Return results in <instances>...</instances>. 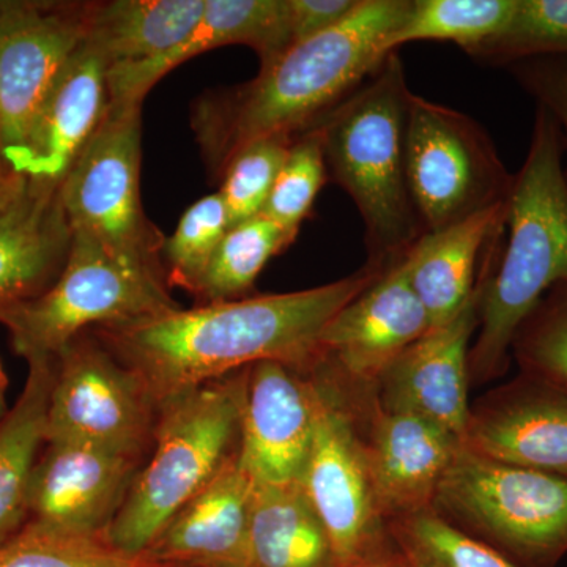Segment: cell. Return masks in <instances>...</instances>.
Here are the masks:
<instances>
[{
	"instance_id": "20",
	"label": "cell",
	"mask_w": 567,
	"mask_h": 567,
	"mask_svg": "<svg viewBox=\"0 0 567 567\" xmlns=\"http://www.w3.org/2000/svg\"><path fill=\"white\" fill-rule=\"evenodd\" d=\"M241 44L268 69L290 50L287 0H205L203 18L173 51L140 65L110 69V102L140 103L169 71L216 48Z\"/></svg>"
},
{
	"instance_id": "19",
	"label": "cell",
	"mask_w": 567,
	"mask_h": 567,
	"mask_svg": "<svg viewBox=\"0 0 567 567\" xmlns=\"http://www.w3.org/2000/svg\"><path fill=\"white\" fill-rule=\"evenodd\" d=\"M110 62L87 39L55 74L10 166L29 182L61 186L110 106Z\"/></svg>"
},
{
	"instance_id": "31",
	"label": "cell",
	"mask_w": 567,
	"mask_h": 567,
	"mask_svg": "<svg viewBox=\"0 0 567 567\" xmlns=\"http://www.w3.org/2000/svg\"><path fill=\"white\" fill-rule=\"evenodd\" d=\"M229 229V213L221 194H210L189 205L177 229L164 240L163 264L167 284L196 292L213 254Z\"/></svg>"
},
{
	"instance_id": "12",
	"label": "cell",
	"mask_w": 567,
	"mask_h": 567,
	"mask_svg": "<svg viewBox=\"0 0 567 567\" xmlns=\"http://www.w3.org/2000/svg\"><path fill=\"white\" fill-rule=\"evenodd\" d=\"M405 256L346 305L320 338L312 368L346 393H372L388 365L432 330L410 282Z\"/></svg>"
},
{
	"instance_id": "9",
	"label": "cell",
	"mask_w": 567,
	"mask_h": 567,
	"mask_svg": "<svg viewBox=\"0 0 567 567\" xmlns=\"http://www.w3.org/2000/svg\"><path fill=\"white\" fill-rule=\"evenodd\" d=\"M405 174L425 234L506 203L513 185L480 123L415 93L406 112Z\"/></svg>"
},
{
	"instance_id": "2",
	"label": "cell",
	"mask_w": 567,
	"mask_h": 567,
	"mask_svg": "<svg viewBox=\"0 0 567 567\" xmlns=\"http://www.w3.org/2000/svg\"><path fill=\"white\" fill-rule=\"evenodd\" d=\"M412 0H361L334 28L295 44L252 81L199 96L193 132L216 177L252 142L315 128L391 54Z\"/></svg>"
},
{
	"instance_id": "4",
	"label": "cell",
	"mask_w": 567,
	"mask_h": 567,
	"mask_svg": "<svg viewBox=\"0 0 567 567\" xmlns=\"http://www.w3.org/2000/svg\"><path fill=\"white\" fill-rule=\"evenodd\" d=\"M412 92L398 51L315 130L328 175L363 219L368 264L388 268L423 237L405 174L406 112Z\"/></svg>"
},
{
	"instance_id": "35",
	"label": "cell",
	"mask_w": 567,
	"mask_h": 567,
	"mask_svg": "<svg viewBox=\"0 0 567 567\" xmlns=\"http://www.w3.org/2000/svg\"><path fill=\"white\" fill-rule=\"evenodd\" d=\"M293 140L267 137L252 142L224 167L219 194L229 213L230 227L262 215Z\"/></svg>"
},
{
	"instance_id": "29",
	"label": "cell",
	"mask_w": 567,
	"mask_h": 567,
	"mask_svg": "<svg viewBox=\"0 0 567 567\" xmlns=\"http://www.w3.org/2000/svg\"><path fill=\"white\" fill-rule=\"evenodd\" d=\"M0 567H169L132 555L106 535H71L29 520L0 544Z\"/></svg>"
},
{
	"instance_id": "39",
	"label": "cell",
	"mask_w": 567,
	"mask_h": 567,
	"mask_svg": "<svg viewBox=\"0 0 567 567\" xmlns=\"http://www.w3.org/2000/svg\"><path fill=\"white\" fill-rule=\"evenodd\" d=\"M344 567H409L402 555L399 554L398 548L391 554L383 555V557L368 559V561L357 563Z\"/></svg>"
},
{
	"instance_id": "26",
	"label": "cell",
	"mask_w": 567,
	"mask_h": 567,
	"mask_svg": "<svg viewBox=\"0 0 567 567\" xmlns=\"http://www.w3.org/2000/svg\"><path fill=\"white\" fill-rule=\"evenodd\" d=\"M28 364L22 393L0 420V544L28 524L33 466L47 443L54 358Z\"/></svg>"
},
{
	"instance_id": "25",
	"label": "cell",
	"mask_w": 567,
	"mask_h": 567,
	"mask_svg": "<svg viewBox=\"0 0 567 567\" xmlns=\"http://www.w3.org/2000/svg\"><path fill=\"white\" fill-rule=\"evenodd\" d=\"M245 567H338L300 484L254 487Z\"/></svg>"
},
{
	"instance_id": "1",
	"label": "cell",
	"mask_w": 567,
	"mask_h": 567,
	"mask_svg": "<svg viewBox=\"0 0 567 567\" xmlns=\"http://www.w3.org/2000/svg\"><path fill=\"white\" fill-rule=\"evenodd\" d=\"M386 268L363 270L298 292L177 308L91 330L140 377L156 406L164 399L264 361L308 372L333 317Z\"/></svg>"
},
{
	"instance_id": "15",
	"label": "cell",
	"mask_w": 567,
	"mask_h": 567,
	"mask_svg": "<svg viewBox=\"0 0 567 567\" xmlns=\"http://www.w3.org/2000/svg\"><path fill=\"white\" fill-rule=\"evenodd\" d=\"M483 282L453 320L432 328L377 379L374 399L386 412L409 413L442 425L464 443L470 416V342L480 324Z\"/></svg>"
},
{
	"instance_id": "30",
	"label": "cell",
	"mask_w": 567,
	"mask_h": 567,
	"mask_svg": "<svg viewBox=\"0 0 567 567\" xmlns=\"http://www.w3.org/2000/svg\"><path fill=\"white\" fill-rule=\"evenodd\" d=\"M388 533L409 567H520L454 527L434 507L393 518Z\"/></svg>"
},
{
	"instance_id": "17",
	"label": "cell",
	"mask_w": 567,
	"mask_h": 567,
	"mask_svg": "<svg viewBox=\"0 0 567 567\" xmlns=\"http://www.w3.org/2000/svg\"><path fill=\"white\" fill-rule=\"evenodd\" d=\"M464 447L491 461L567 477V391L520 372L470 405Z\"/></svg>"
},
{
	"instance_id": "24",
	"label": "cell",
	"mask_w": 567,
	"mask_h": 567,
	"mask_svg": "<svg viewBox=\"0 0 567 567\" xmlns=\"http://www.w3.org/2000/svg\"><path fill=\"white\" fill-rule=\"evenodd\" d=\"M205 0L91 2L84 37L112 66L140 65L173 51L203 18Z\"/></svg>"
},
{
	"instance_id": "8",
	"label": "cell",
	"mask_w": 567,
	"mask_h": 567,
	"mask_svg": "<svg viewBox=\"0 0 567 567\" xmlns=\"http://www.w3.org/2000/svg\"><path fill=\"white\" fill-rule=\"evenodd\" d=\"M141 107L140 103L110 102L59 193L71 235L95 241L126 267L167 279L166 237L142 205Z\"/></svg>"
},
{
	"instance_id": "28",
	"label": "cell",
	"mask_w": 567,
	"mask_h": 567,
	"mask_svg": "<svg viewBox=\"0 0 567 567\" xmlns=\"http://www.w3.org/2000/svg\"><path fill=\"white\" fill-rule=\"evenodd\" d=\"M295 238L264 215L230 227L193 295L203 303L244 298L265 265L289 248Z\"/></svg>"
},
{
	"instance_id": "11",
	"label": "cell",
	"mask_w": 567,
	"mask_h": 567,
	"mask_svg": "<svg viewBox=\"0 0 567 567\" xmlns=\"http://www.w3.org/2000/svg\"><path fill=\"white\" fill-rule=\"evenodd\" d=\"M156 415L158 406L140 377L91 331L54 357L47 442L141 458L152 445Z\"/></svg>"
},
{
	"instance_id": "21",
	"label": "cell",
	"mask_w": 567,
	"mask_h": 567,
	"mask_svg": "<svg viewBox=\"0 0 567 567\" xmlns=\"http://www.w3.org/2000/svg\"><path fill=\"white\" fill-rule=\"evenodd\" d=\"M254 487L235 453L145 555L169 567H245Z\"/></svg>"
},
{
	"instance_id": "3",
	"label": "cell",
	"mask_w": 567,
	"mask_h": 567,
	"mask_svg": "<svg viewBox=\"0 0 567 567\" xmlns=\"http://www.w3.org/2000/svg\"><path fill=\"white\" fill-rule=\"evenodd\" d=\"M565 141L554 115L537 104L527 158L513 175L506 203L507 237L498 260L481 268L480 324L470 347V385L509 369L517 328L544 295L567 279Z\"/></svg>"
},
{
	"instance_id": "6",
	"label": "cell",
	"mask_w": 567,
	"mask_h": 567,
	"mask_svg": "<svg viewBox=\"0 0 567 567\" xmlns=\"http://www.w3.org/2000/svg\"><path fill=\"white\" fill-rule=\"evenodd\" d=\"M434 509L520 567H557L567 554V477L503 464L462 447Z\"/></svg>"
},
{
	"instance_id": "37",
	"label": "cell",
	"mask_w": 567,
	"mask_h": 567,
	"mask_svg": "<svg viewBox=\"0 0 567 567\" xmlns=\"http://www.w3.org/2000/svg\"><path fill=\"white\" fill-rule=\"evenodd\" d=\"M361 0H287L290 48L346 20Z\"/></svg>"
},
{
	"instance_id": "13",
	"label": "cell",
	"mask_w": 567,
	"mask_h": 567,
	"mask_svg": "<svg viewBox=\"0 0 567 567\" xmlns=\"http://www.w3.org/2000/svg\"><path fill=\"white\" fill-rule=\"evenodd\" d=\"M91 2L0 0V156L20 151L55 74L84 39Z\"/></svg>"
},
{
	"instance_id": "22",
	"label": "cell",
	"mask_w": 567,
	"mask_h": 567,
	"mask_svg": "<svg viewBox=\"0 0 567 567\" xmlns=\"http://www.w3.org/2000/svg\"><path fill=\"white\" fill-rule=\"evenodd\" d=\"M506 203L439 233L424 234L406 252L410 282L432 328L453 320L475 293L481 268L503 244Z\"/></svg>"
},
{
	"instance_id": "23",
	"label": "cell",
	"mask_w": 567,
	"mask_h": 567,
	"mask_svg": "<svg viewBox=\"0 0 567 567\" xmlns=\"http://www.w3.org/2000/svg\"><path fill=\"white\" fill-rule=\"evenodd\" d=\"M59 188L29 182L21 199L0 216V312L39 297L61 275L71 229Z\"/></svg>"
},
{
	"instance_id": "7",
	"label": "cell",
	"mask_w": 567,
	"mask_h": 567,
	"mask_svg": "<svg viewBox=\"0 0 567 567\" xmlns=\"http://www.w3.org/2000/svg\"><path fill=\"white\" fill-rule=\"evenodd\" d=\"M181 308L163 276L126 267L95 241L71 235L61 275L32 300L0 312L14 353L50 360L78 336Z\"/></svg>"
},
{
	"instance_id": "27",
	"label": "cell",
	"mask_w": 567,
	"mask_h": 567,
	"mask_svg": "<svg viewBox=\"0 0 567 567\" xmlns=\"http://www.w3.org/2000/svg\"><path fill=\"white\" fill-rule=\"evenodd\" d=\"M517 9V0H412L391 35V52L413 41H453L470 55L496 39Z\"/></svg>"
},
{
	"instance_id": "18",
	"label": "cell",
	"mask_w": 567,
	"mask_h": 567,
	"mask_svg": "<svg viewBox=\"0 0 567 567\" xmlns=\"http://www.w3.org/2000/svg\"><path fill=\"white\" fill-rule=\"evenodd\" d=\"M140 468L141 458L47 442L33 466L29 520L71 535H106Z\"/></svg>"
},
{
	"instance_id": "16",
	"label": "cell",
	"mask_w": 567,
	"mask_h": 567,
	"mask_svg": "<svg viewBox=\"0 0 567 567\" xmlns=\"http://www.w3.org/2000/svg\"><path fill=\"white\" fill-rule=\"evenodd\" d=\"M312 383L290 365L264 361L246 369L237 461L262 486L300 484L312 435Z\"/></svg>"
},
{
	"instance_id": "34",
	"label": "cell",
	"mask_w": 567,
	"mask_h": 567,
	"mask_svg": "<svg viewBox=\"0 0 567 567\" xmlns=\"http://www.w3.org/2000/svg\"><path fill=\"white\" fill-rule=\"evenodd\" d=\"M328 178L322 140L311 128L295 137L262 215L298 237Z\"/></svg>"
},
{
	"instance_id": "40",
	"label": "cell",
	"mask_w": 567,
	"mask_h": 567,
	"mask_svg": "<svg viewBox=\"0 0 567 567\" xmlns=\"http://www.w3.org/2000/svg\"><path fill=\"white\" fill-rule=\"evenodd\" d=\"M3 390H6V380H3V372L0 369V420L6 415V398H3Z\"/></svg>"
},
{
	"instance_id": "5",
	"label": "cell",
	"mask_w": 567,
	"mask_h": 567,
	"mask_svg": "<svg viewBox=\"0 0 567 567\" xmlns=\"http://www.w3.org/2000/svg\"><path fill=\"white\" fill-rule=\"evenodd\" d=\"M245 382L246 369L158 405L152 456L107 528L111 544L126 554L145 555L175 514L235 456Z\"/></svg>"
},
{
	"instance_id": "33",
	"label": "cell",
	"mask_w": 567,
	"mask_h": 567,
	"mask_svg": "<svg viewBox=\"0 0 567 567\" xmlns=\"http://www.w3.org/2000/svg\"><path fill=\"white\" fill-rule=\"evenodd\" d=\"M473 58L513 63L567 58V0H517V9L496 39Z\"/></svg>"
},
{
	"instance_id": "14",
	"label": "cell",
	"mask_w": 567,
	"mask_h": 567,
	"mask_svg": "<svg viewBox=\"0 0 567 567\" xmlns=\"http://www.w3.org/2000/svg\"><path fill=\"white\" fill-rule=\"evenodd\" d=\"M369 476L386 524L434 506L436 491L464 443L442 425L386 412L374 394L353 401Z\"/></svg>"
},
{
	"instance_id": "36",
	"label": "cell",
	"mask_w": 567,
	"mask_h": 567,
	"mask_svg": "<svg viewBox=\"0 0 567 567\" xmlns=\"http://www.w3.org/2000/svg\"><path fill=\"white\" fill-rule=\"evenodd\" d=\"M511 69L518 84L554 115L567 148V58L528 59Z\"/></svg>"
},
{
	"instance_id": "32",
	"label": "cell",
	"mask_w": 567,
	"mask_h": 567,
	"mask_svg": "<svg viewBox=\"0 0 567 567\" xmlns=\"http://www.w3.org/2000/svg\"><path fill=\"white\" fill-rule=\"evenodd\" d=\"M511 357L520 372L567 391V279L555 284L517 328Z\"/></svg>"
},
{
	"instance_id": "38",
	"label": "cell",
	"mask_w": 567,
	"mask_h": 567,
	"mask_svg": "<svg viewBox=\"0 0 567 567\" xmlns=\"http://www.w3.org/2000/svg\"><path fill=\"white\" fill-rule=\"evenodd\" d=\"M29 181L0 156V216L13 207L28 189Z\"/></svg>"
},
{
	"instance_id": "10",
	"label": "cell",
	"mask_w": 567,
	"mask_h": 567,
	"mask_svg": "<svg viewBox=\"0 0 567 567\" xmlns=\"http://www.w3.org/2000/svg\"><path fill=\"white\" fill-rule=\"evenodd\" d=\"M316 421L300 487L330 537L336 566L395 550L369 476L363 439L347 395L312 368Z\"/></svg>"
}]
</instances>
